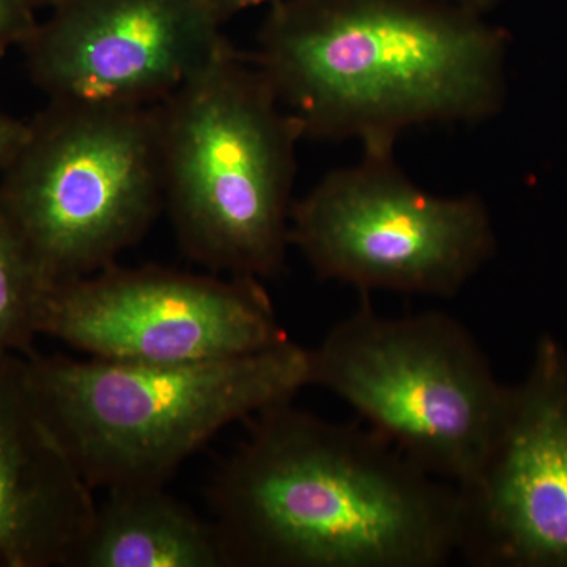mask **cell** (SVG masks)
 <instances>
[{
  "instance_id": "obj_4",
  "label": "cell",
  "mask_w": 567,
  "mask_h": 567,
  "mask_svg": "<svg viewBox=\"0 0 567 567\" xmlns=\"http://www.w3.org/2000/svg\"><path fill=\"white\" fill-rule=\"evenodd\" d=\"M164 207L189 259L275 278L290 248L300 125L233 44L158 104Z\"/></svg>"
},
{
  "instance_id": "obj_12",
  "label": "cell",
  "mask_w": 567,
  "mask_h": 567,
  "mask_svg": "<svg viewBox=\"0 0 567 567\" xmlns=\"http://www.w3.org/2000/svg\"><path fill=\"white\" fill-rule=\"evenodd\" d=\"M76 567H229L218 529L166 487L106 492Z\"/></svg>"
},
{
  "instance_id": "obj_15",
  "label": "cell",
  "mask_w": 567,
  "mask_h": 567,
  "mask_svg": "<svg viewBox=\"0 0 567 567\" xmlns=\"http://www.w3.org/2000/svg\"><path fill=\"white\" fill-rule=\"evenodd\" d=\"M28 130L29 122H22L6 112H0V173L20 148Z\"/></svg>"
},
{
  "instance_id": "obj_9",
  "label": "cell",
  "mask_w": 567,
  "mask_h": 567,
  "mask_svg": "<svg viewBox=\"0 0 567 567\" xmlns=\"http://www.w3.org/2000/svg\"><path fill=\"white\" fill-rule=\"evenodd\" d=\"M213 0H61L22 44L50 103L155 106L230 47Z\"/></svg>"
},
{
  "instance_id": "obj_13",
  "label": "cell",
  "mask_w": 567,
  "mask_h": 567,
  "mask_svg": "<svg viewBox=\"0 0 567 567\" xmlns=\"http://www.w3.org/2000/svg\"><path fill=\"white\" fill-rule=\"evenodd\" d=\"M50 287L0 203V358L33 352L41 306Z\"/></svg>"
},
{
  "instance_id": "obj_17",
  "label": "cell",
  "mask_w": 567,
  "mask_h": 567,
  "mask_svg": "<svg viewBox=\"0 0 567 567\" xmlns=\"http://www.w3.org/2000/svg\"><path fill=\"white\" fill-rule=\"evenodd\" d=\"M443 2L453 3V6L481 14L484 10L491 9L498 0H443Z\"/></svg>"
},
{
  "instance_id": "obj_11",
  "label": "cell",
  "mask_w": 567,
  "mask_h": 567,
  "mask_svg": "<svg viewBox=\"0 0 567 567\" xmlns=\"http://www.w3.org/2000/svg\"><path fill=\"white\" fill-rule=\"evenodd\" d=\"M96 506L40 412L28 358H0V567H76Z\"/></svg>"
},
{
  "instance_id": "obj_6",
  "label": "cell",
  "mask_w": 567,
  "mask_h": 567,
  "mask_svg": "<svg viewBox=\"0 0 567 567\" xmlns=\"http://www.w3.org/2000/svg\"><path fill=\"white\" fill-rule=\"evenodd\" d=\"M0 203L50 286L111 267L164 207L158 104L50 103L0 173Z\"/></svg>"
},
{
  "instance_id": "obj_2",
  "label": "cell",
  "mask_w": 567,
  "mask_h": 567,
  "mask_svg": "<svg viewBox=\"0 0 567 567\" xmlns=\"http://www.w3.org/2000/svg\"><path fill=\"white\" fill-rule=\"evenodd\" d=\"M505 55V33L443 0H275L251 58L303 137L394 148L496 114Z\"/></svg>"
},
{
  "instance_id": "obj_18",
  "label": "cell",
  "mask_w": 567,
  "mask_h": 567,
  "mask_svg": "<svg viewBox=\"0 0 567 567\" xmlns=\"http://www.w3.org/2000/svg\"><path fill=\"white\" fill-rule=\"evenodd\" d=\"M31 3L33 10L39 9H52V7L58 6L61 0H28Z\"/></svg>"
},
{
  "instance_id": "obj_1",
  "label": "cell",
  "mask_w": 567,
  "mask_h": 567,
  "mask_svg": "<svg viewBox=\"0 0 567 567\" xmlns=\"http://www.w3.org/2000/svg\"><path fill=\"white\" fill-rule=\"evenodd\" d=\"M208 499L229 567H443L457 557L456 486L361 421L292 401L252 417Z\"/></svg>"
},
{
  "instance_id": "obj_5",
  "label": "cell",
  "mask_w": 567,
  "mask_h": 567,
  "mask_svg": "<svg viewBox=\"0 0 567 567\" xmlns=\"http://www.w3.org/2000/svg\"><path fill=\"white\" fill-rule=\"evenodd\" d=\"M309 386L330 391L413 464L456 487L483 464L509 398L461 320L380 315L369 295L309 350Z\"/></svg>"
},
{
  "instance_id": "obj_14",
  "label": "cell",
  "mask_w": 567,
  "mask_h": 567,
  "mask_svg": "<svg viewBox=\"0 0 567 567\" xmlns=\"http://www.w3.org/2000/svg\"><path fill=\"white\" fill-rule=\"evenodd\" d=\"M35 10L28 0H0V58L22 47L37 28Z\"/></svg>"
},
{
  "instance_id": "obj_16",
  "label": "cell",
  "mask_w": 567,
  "mask_h": 567,
  "mask_svg": "<svg viewBox=\"0 0 567 567\" xmlns=\"http://www.w3.org/2000/svg\"><path fill=\"white\" fill-rule=\"evenodd\" d=\"M275 0H213L215 9L218 11L224 24L241 11L252 9V7L262 6V3H271Z\"/></svg>"
},
{
  "instance_id": "obj_10",
  "label": "cell",
  "mask_w": 567,
  "mask_h": 567,
  "mask_svg": "<svg viewBox=\"0 0 567 567\" xmlns=\"http://www.w3.org/2000/svg\"><path fill=\"white\" fill-rule=\"evenodd\" d=\"M458 494V550L475 567H567V354L537 346L509 388L483 464Z\"/></svg>"
},
{
  "instance_id": "obj_3",
  "label": "cell",
  "mask_w": 567,
  "mask_h": 567,
  "mask_svg": "<svg viewBox=\"0 0 567 567\" xmlns=\"http://www.w3.org/2000/svg\"><path fill=\"white\" fill-rule=\"evenodd\" d=\"M44 420L89 486L166 487L227 425L309 386V349L181 364L25 354Z\"/></svg>"
},
{
  "instance_id": "obj_8",
  "label": "cell",
  "mask_w": 567,
  "mask_h": 567,
  "mask_svg": "<svg viewBox=\"0 0 567 567\" xmlns=\"http://www.w3.org/2000/svg\"><path fill=\"white\" fill-rule=\"evenodd\" d=\"M262 282L114 264L51 286L40 336L122 363H196L262 352L289 341Z\"/></svg>"
},
{
  "instance_id": "obj_7",
  "label": "cell",
  "mask_w": 567,
  "mask_h": 567,
  "mask_svg": "<svg viewBox=\"0 0 567 567\" xmlns=\"http://www.w3.org/2000/svg\"><path fill=\"white\" fill-rule=\"evenodd\" d=\"M290 246L323 281L361 295L454 298L494 256V224L477 194L439 196L406 177L394 148H363L324 175L290 213Z\"/></svg>"
}]
</instances>
